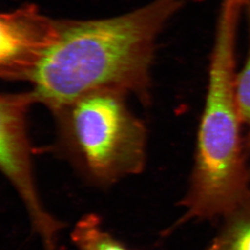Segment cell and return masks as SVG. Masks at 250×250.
Wrapping results in <instances>:
<instances>
[{
    "label": "cell",
    "mask_w": 250,
    "mask_h": 250,
    "mask_svg": "<svg viewBox=\"0 0 250 250\" xmlns=\"http://www.w3.org/2000/svg\"><path fill=\"white\" fill-rule=\"evenodd\" d=\"M240 1H241L243 3V4H244L245 2H246V1H247V0H240Z\"/></svg>",
    "instance_id": "obj_9"
},
{
    "label": "cell",
    "mask_w": 250,
    "mask_h": 250,
    "mask_svg": "<svg viewBox=\"0 0 250 250\" xmlns=\"http://www.w3.org/2000/svg\"><path fill=\"white\" fill-rule=\"evenodd\" d=\"M0 72L3 79L25 82L62 34L61 21L28 4L0 16Z\"/></svg>",
    "instance_id": "obj_5"
},
{
    "label": "cell",
    "mask_w": 250,
    "mask_h": 250,
    "mask_svg": "<svg viewBox=\"0 0 250 250\" xmlns=\"http://www.w3.org/2000/svg\"><path fill=\"white\" fill-rule=\"evenodd\" d=\"M207 250H250V193L229 213Z\"/></svg>",
    "instance_id": "obj_6"
},
{
    "label": "cell",
    "mask_w": 250,
    "mask_h": 250,
    "mask_svg": "<svg viewBox=\"0 0 250 250\" xmlns=\"http://www.w3.org/2000/svg\"><path fill=\"white\" fill-rule=\"evenodd\" d=\"M72 241L79 250H127L102 228L99 217L90 214L77 224Z\"/></svg>",
    "instance_id": "obj_7"
},
{
    "label": "cell",
    "mask_w": 250,
    "mask_h": 250,
    "mask_svg": "<svg viewBox=\"0 0 250 250\" xmlns=\"http://www.w3.org/2000/svg\"><path fill=\"white\" fill-rule=\"evenodd\" d=\"M36 103L30 90L1 94L0 98V167L27 207L44 250H56L62 225L42 208L34 177L28 133L29 108Z\"/></svg>",
    "instance_id": "obj_4"
},
{
    "label": "cell",
    "mask_w": 250,
    "mask_h": 250,
    "mask_svg": "<svg viewBox=\"0 0 250 250\" xmlns=\"http://www.w3.org/2000/svg\"><path fill=\"white\" fill-rule=\"evenodd\" d=\"M238 20L231 10L219 14L195 166L182 201L187 212L179 223L192 218L225 216L250 193V172L243 150L235 93Z\"/></svg>",
    "instance_id": "obj_2"
},
{
    "label": "cell",
    "mask_w": 250,
    "mask_h": 250,
    "mask_svg": "<svg viewBox=\"0 0 250 250\" xmlns=\"http://www.w3.org/2000/svg\"><path fill=\"white\" fill-rule=\"evenodd\" d=\"M127 96L100 90L52 111L59 152L95 185H111L146 166L147 129L130 109Z\"/></svg>",
    "instance_id": "obj_3"
},
{
    "label": "cell",
    "mask_w": 250,
    "mask_h": 250,
    "mask_svg": "<svg viewBox=\"0 0 250 250\" xmlns=\"http://www.w3.org/2000/svg\"><path fill=\"white\" fill-rule=\"evenodd\" d=\"M243 9L246 11L248 22L249 45L246 62L239 73L236 74L235 93L240 118L246 129L245 146L250 159V0L245 2Z\"/></svg>",
    "instance_id": "obj_8"
},
{
    "label": "cell",
    "mask_w": 250,
    "mask_h": 250,
    "mask_svg": "<svg viewBox=\"0 0 250 250\" xmlns=\"http://www.w3.org/2000/svg\"><path fill=\"white\" fill-rule=\"evenodd\" d=\"M188 1L153 0L116 17L61 21L58 42L25 80L36 103L52 112L100 90L149 103L156 41Z\"/></svg>",
    "instance_id": "obj_1"
}]
</instances>
